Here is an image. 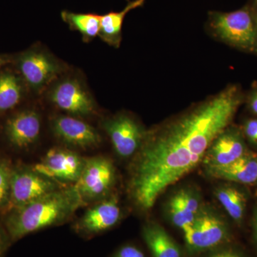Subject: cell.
<instances>
[{
	"mask_svg": "<svg viewBox=\"0 0 257 257\" xmlns=\"http://www.w3.org/2000/svg\"><path fill=\"white\" fill-rule=\"evenodd\" d=\"M104 127L115 152L121 157H130L137 154L147 133L135 119L126 114L116 115L108 119Z\"/></svg>",
	"mask_w": 257,
	"mask_h": 257,
	"instance_id": "8",
	"label": "cell"
},
{
	"mask_svg": "<svg viewBox=\"0 0 257 257\" xmlns=\"http://www.w3.org/2000/svg\"><path fill=\"white\" fill-rule=\"evenodd\" d=\"M115 171L112 163L104 157H92L85 160L76 188L83 200L102 197L114 183Z\"/></svg>",
	"mask_w": 257,
	"mask_h": 257,
	"instance_id": "5",
	"label": "cell"
},
{
	"mask_svg": "<svg viewBox=\"0 0 257 257\" xmlns=\"http://www.w3.org/2000/svg\"><path fill=\"white\" fill-rule=\"evenodd\" d=\"M248 106L250 110L257 115V87L253 89L248 95Z\"/></svg>",
	"mask_w": 257,
	"mask_h": 257,
	"instance_id": "25",
	"label": "cell"
},
{
	"mask_svg": "<svg viewBox=\"0 0 257 257\" xmlns=\"http://www.w3.org/2000/svg\"><path fill=\"white\" fill-rule=\"evenodd\" d=\"M50 97L60 109L74 116H87L95 109L92 96L74 79H66L52 88Z\"/></svg>",
	"mask_w": 257,
	"mask_h": 257,
	"instance_id": "10",
	"label": "cell"
},
{
	"mask_svg": "<svg viewBox=\"0 0 257 257\" xmlns=\"http://www.w3.org/2000/svg\"><path fill=\"white\" fill-rule=\"evenodd\" d=\"M23 94L20 79L11 72L0 74V111L9 110L18 104Z\"/></svg>",
	"mask_w": 257,
	"mask_h": 257,
	"instance_id": "20",
	"label": "cell"
},
{
	"mask_svg": "<svg viewBox=\"0 0 257 257\" xmlns=\"http://www.w3.org/2000/svg\"><path fill=\"white\" fill-rule=\"evenodd\" d=\"M18 67L29 86L36 91L46 87L62 70L60 64L53 57L40 50L22 54Z\"/></svg>",
	"mask_w": 257,
	"mask_h": 257,
	"instance_id": "9",
	"label": "cell"
},
{
	"mask_svg": "<svg viewBox=\"0 0 257 257\" xmlns=\"http://www.w3.org/2000/svg\"><path fill=\"white\" fill-rule=\"evenodd\" d=\"M121 209L116 198L103 201L89 208L77 224V229L86 234H96L117 224Z\"/></svg>",
	"mask_w": 257,
	"mask_h": 257,
	"instance_id": "13",
	"label": "cell"
},
{
	"mask_svg": "<svg viewBox=\"0 0 257 257\" xmlns=\"http://www.w3.org/2000/svg\"><path fill=\"white\" fill-rule=\"evenodd\" d=\"M207 257H241L236 251L230 249L220 250L211 253Z\"/></svg>",
	"mask_w": 257,
	"mask_h": 257,
	"instance_id": "26",
	"label": "cell"
},
{
	"mask_svg": "<svg viewBox=\"0 0 257 257\" xmlns=\"http://www.w3.org/2000/svg\"><path fill=\"white\" fill-rule=\"evenodd\" d=\"M216 198L228 214L236 221H241L244 214L246 199L239 189L224 187L218 189Z\"/></svg>",
	"mask_w": 257,
	"mask_h": 257,
	"instance_id": "21",
	"label": "cell"
},
{
	"mask_svg": "<svg viewBox=\"0 0 257 257\" xmlns=\"http://www.w3.org/2000/svg\"><path fill=\"white\" fill-rule=\"evenodd\" d=\"M115 257H145L143 251L133 246H125L119 249Z\"/></svg>",
	"mask_w": 257,
	"mask_h": 257,
	"instance_id": "24",
	"label": "cell"
},
{
	"mask_svg": "<svg viewBox=\"0 0 257 257\" xmlns=\"http://www.w3.org/2000/svg\"><path fill=\"white\" fill-rule=\"evenodd\" d=\"M62 20L69 28L82 34L86 40L94 38L100 31L101 15L62 12Z\"/></svg>",
	"mask_w": 257,
	"mask_h": 257,
	"instance_id": "19",
	"label": "cell"
},
{
	"mask_svg": "<svg viewBox=\"0 0 257 257\" xmlns=\"http://www.w3.org/2000/svg\"><path fill=\"white\" fill-rule=\"evenodd\" d=\"M13 172L5 162H0V207L10 199V188Z\"/></svg>",
	"mask_w": 257,
	"mask_h": 257,
	"instance_id": "22",
	"label": "cell"
},
{
	"mask_svg": "<svg viewBox=\"0 0 257 257\" xmlns=\"http://www.w3.org/2000/svg\"><path fill=\"white\" fill-rule=\"evenodd\" d=\"M75 185L60 188L23 207L17 208L7 221L13 240L68 219L83 204Z\"/></svg>",
	"mask_w": 257,
	"mask_h": 257,
	"instance_id": "2",
	"label": "cell"
},
{
	"mask_svg": "<svg viewBox=\"0 0 257 257\" xmlns=\"http://www.w3.org/2000/svg\"><path fill=\"white\" fill-rule=\"evenodd\" d=\"M246 152L242 135L237 128L229 126L214 140L203 162L207 168L223 167L238 160Z\"/></svg>",
	"mask_w": 257,
	"mask_h": 257,
	"instance_id": "11",
	"label": "cell"
},
{
	"mask_svg": "<svg viewBox=\"0 0 257 257\" xmlns=\"http://www.w3.org/2000/svg\"><path fill=\"white\" fill-rule=\"evenodd\" d=\"M147 0H134L130 2L121 11L112 12L101 15L99 36L103 41L114 47H119L121 41V30L126 15L131 10L140 8Z\"/></svg>",
	"mask_w": 257,
	"mask_h": 257,
	"instance_id": "17",
	"label": "cell"
},
{
	"mask_svg": "<svg viewBox=\"0 0 257 257\" xmlns=\"http://www.w3.org/2000/svg\"><path fill=\"white\" fill-rule=\"evenodd\" d=\"M243 133L250 143L257 145V119L247 120L244 123Z\"/></svg>",
	"mask_w": 257,
	"mask_h": 257,
	"instance_id": "23",
	"label": "cell"
},
{
	"mask_svg": "<svg viewBox=\"0 0 257 257\" xmlns=\"http://www.w3.org/2000/svg\"><path fill=\"white\" fill-rule=\"evenodd\" d=\"M254 230H255V234H256V239H257V213L256 214V216H255Z\"/></svg>",
	"mask_w": 257,
	"mask_h": 257,
	"instance_id": "28",
	"label": "cell"
},
{
	"mask_svg": "<svg viewBox=\"0 0 257 257\" xmlns=\"http://www.w3.org/2000/svg\"><path fill=\"white\" fill-rule=\"evenodd\" d=\"M52 127L56 136L70 146L87 150L101 143L100 135L95 128L76 116H57Z\"/></svg>",
	"mask_w": 257,
	"mask_h": 257,
	"instance_id": "12",
	"label": "cell"
},
{
	"mask_svg": "<svg viewBox=\"0 0 257 257\" xmlns=\"http://www.w3.org/2000/svg\"><path fill=\"white\" fill-rule=\"evenodd\" d=\"M58 189L60 187L55 180L34 170L13 172L10 200L17 209Z\"/></svg>",
	"mask_w": 257,
	"mask_h": 257,
	"instance_id": "7",
	"label": "cell"
},
{
	"mask_svg": "<svg viewBox=\"0 0 257 257\" xmlns=\"http://www.w3.org/2000/svg\"><path fill=\"white\" fill-rule=\"evenodd\" d=\"M85 160L76 152L62 148L51 149L32 170L47 178L62 182H77Z\"/></svg>",
	"mask_w": 257,
	"mask_h": 257,
	"instance_id": "6",
	"label": "cell"
},
{
	"mask_svg": "<svg viewBox=\"0 0 257 257\" xmlns=\"http://www.w3.org/2000/svg\"><path fill=\"white\" fill-rule=\"evenodd\" d=\"M243 101L236 85L147 132L132 166L130 189L143 210L151 209L171 186L196 168L219 134L230 126Z\"/></svg>",
	"mask_w": 257,
	"mask_h": 257,
	"instance_id": "1",
	"label": "cell"
},
{
	"mask_svg": "<svg viewBox=\"0 0 257 257\" xmlns=\"http://www.w3.org/2000/svg\"><path fill=\"white\" fill-rule=\"evenodd\" d=\"M8 60L6 58V57H3V56H0V68H1L2 67H3L5 64L8 63Z\"/></svg>",
	"mask_w": 257,
	"mask_h": 257,
	"instance_id": "27",
	"label": "cell"
},
{
	"mask_svg": "<svg viewBox=\"0 0 257 257\" xmlns=\"http://www.w3.org/2000/svg\"><path fill=\"white\" fill-rule=\"evenodd\" d=\"M214 178L250 184L257 181V155L246 152L238 160L223 167L207 168Z\"/></svg>",
	"mask_w": 257,
	"mask_h": 257,
	"instance_id": "15",
	"label": "cell"
},
{
	"mask_svg": "<svg viewBox=\"0 0 257 257\" xmlns=\"http://www.w3.org/2000/svg\"><path fill=\"white\" fill-rule=\"evenodd\" d=\"M187 246L193 251H203L215 247L228 236L226 224L210 211H200L194 221L183 230Z\"/></svg>",
	"mask_w": 257,
	"mask_h": 257,
	"instance_id": "4",
	"label": "cell"
},
{
	"mask_svg": "<svg viewBox=\"0 0 257 257\" xmlns=\"http://www.w3.org/2000/svg\"><path fill=\"white\" fill-rule=\"evenodd\" d=\"M2 255V242L1 239H0V257H1Z\"/></svg>",
	"mask_w": 257,
	"mask_h": 257,
	"instance_id": "29",
	"label": "cell"
},
{
	"mask_svg": "<svg viewBox=\"0 0 257 257\" xmlns=\"http://www.w3.org/2000/svg\"><path fill=\"white\" fill-rule=\"evenodd\" d=\"M41 131L40 115L34 110H25L10 118L6 133L10 143L18 148H26L36 143Z\"/></svg>",
	"mask_w": 257,
	"mask_h": 257,
	"instance_id": "14",
	"label": "cell"
},
{
	"mask_svg": "<svg viewBox=\"0 0 257 257\" xmlns=\"http://www.w3.org/2000/svg\"><path fill=\"white\" fill-rule=\"evenodd\" d=\"M143 237L153 257H181L175 240L160 225H146L143 229Z\"/></svg>",
	"mask_w": 257,
	"mask_h": 257,
	"instance_id": "18",
	"label": "cell"
},
{
	"mask_svg": "<svg viewBox=\"0 0 257 257\" xmlns=\"http://www.w3.org/2000/svg\"><path fill=\"white\" fill-rule=\"evenodd\" d=\"M207 28L213 37L238 50L257 55V3L241 9L209 13Z\"/></svg>",
	"mask_w": 257,
	"mask_h": 257,
	"instance_id": "3",
	"label": "cell"
},
{
	"mask_svg": "<svg viewBox=\"0 0 257 257\" xmlns=\"http://www.w3.org/2000/svg\"><path fill=\"white\" fill-rule=\"evenodd\" d=\"M199 211V199L189 189H180L169 202L168 213L171 220L182 231L192 224Z\"/></svg>",
	"mask_w": 257,
	"mask_h": 257,
	"instance_id": "16",
	"label": "cell"
},
{
	"mask_svg": "<svg viewBox=\"0 0 257 257\" xmlns=\"http://www.w3.org/2000/svg\"><path fill=\"white\" fill-rule=\"evenodd\" d=\"M253 1L254 2V3H257V0H253Z\"/></svg>",
	"mask_w": 257,
	"mask_h": 257,
	"instance_id": "30",
	"label": "cell"
}]
</instances>
